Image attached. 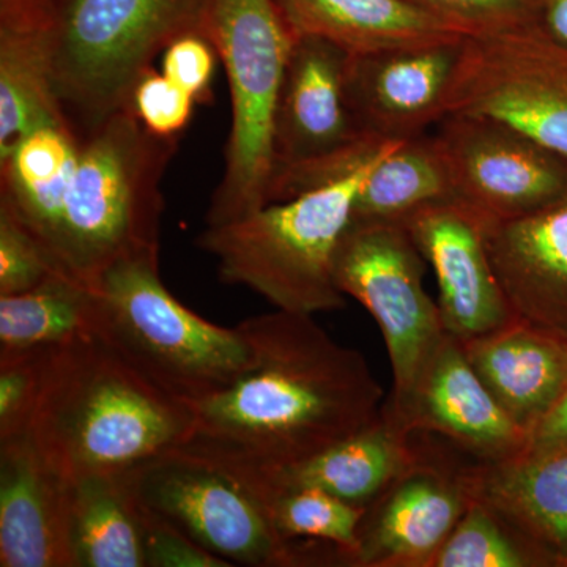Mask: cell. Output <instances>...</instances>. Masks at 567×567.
I'll return each instance as SVG.
<instances>
[{"instance_id": "obj_23", "label": "cell", "mask_w": 567, "mask_h": 567, "mask_svg": "<svg viewBox=\"0 0 567 567\" xmlns=\"http://www.w3.org/2000/svg\"><path fill=\"white\" fill-rule=\"evenodd\" d=\"M81 144L69 122L43 123L0 156V205L35 235L51 259Z\"/></svg>"}, {"instance_id": "obj_7", "label": "cell", "mask_w": 567, "mask_h": 567, "mask_svg": "<svg viewBox=\"0 0 567 567\" xmlns=\"http://www.w3.org/2000/svg\"><path fill=\"white\" fill-rule=\"evenodd\" d=\"M203 33L221 59L233 125L207 226L237 221L270 204L279 95L295 33L274 0H205Z\"/></svg>"}, {"instance_id": "obj_36", "label": "cell", "mask_w": 567, "mask_h": 567, "mask_svg": "<svg viewBox=\"0 0 567 567\" xmlns=\"http://www.w3.org/2000/svg\"><path fill=\"white\" fill-rule=\"evenodd\" d=\"M52 0H0V29H50Z\"/></svg>"}, {"instance_id": "obj_39", "label": "cell", "mask_w": 567, "mask_h": 567, "mask_svg": "<svg viewBox=\"0 0 567 567\" xmlns=\"http://www.w3.org/2000/svg\"><path fill=\"white\" fill-rule=\"evenodd\" d=\"M529 2H533V3H535L536 7H539L540 3L544 2V0H529Z\"/></svg>"}, {"instance_id": "obj_8", "label": "cell", "mask_w": 567, "mask_h": 567, "mask_svg": "<svg viewBox=\"0 0 567 567\" xmlns=\"http://www.w3.org/2000/svg\"><path fill=\"white\" fill-rule=\"evenodd\" d=\"M424 257L401 221L352 219L338 252L339 289L374 317L385 341L393 393L386 405L399 412L446 331L439 305L424 289Z\"/></svg>"}, {"instance_id": "obj_22", "label": "cell", "mask_w": 567, "mask_h": 567, "mask_svg": "<svg viewBox=\"0 0 567 567\" xmlns=\"http://www.w3.org/2000/svg\"><path fill=\"white\" fill-rule=\"evenodd\" d=\"M295 37H319L350 54L468 35L406 0H274Z\"/></svg>"}, {"instance_id": "obj_38", "label": "cell", "mask_w": 567, "mask_h": 567, "mask_svg": "<svg viewBox=\"0 0 567 567\" xmlns=\"http://www.w3.org/2000/svg\"><path fill=\"white\" fill-rule=\"evenodd\" d=\"M536 24L550 39L567 47V0H544L537 7Z\"/></svg>"}, {"instance_id": "obj_30", "label": "cell", "mask_w": 567, "mask_h": 567, "mask_svg": "<svg viewBox=\"0 0 567 567\" xmlns=\"http://www.w3.org/2000/svg\"><path fill=\"white\" fill-rule=\"evenodd\" d=\"M54 274L62 271L35 235L0 205V297L31 290Z\"/></svg>"}, {"instance_id": "obj_34", "label": "cell", "mask_w": 567, "mask_h": 567, "mask_svg": "<svg viewBox=\"0 0 567 567\" xmlns=\"http://www.w3.org/2000/svg\"><path fill=\"white\" fill-rule=\"evenodd\" d=\"M140 507L145 567H230L169 522Z\"/></svg>"}, {"instance_id": "obj_28", "label": "cell", "mask_w": 567, "mask_h": 567, "mask_svg": "<svg viewBox=\"0 0 567 567\" xmlns=\"http://www.w3.org/2000/svg\"><path fill=\"white\" fill-rule=\"evenodd\" d=\"M262 507L276 533L287 540H317L339 548L350 566L368 507H358L301 487H245Z\"/></svg>"}, {"instance_id": "obj_35", "label": "cell", "mask_w": 567, "mask_h": 567, "mask_svg": "<svg viewBox=\"0 0 567 567\" xmlns=\"http://www.w3.org/2000/svg\"><path fill=\"white\" fill-rule=\"evenodd\" d=\"M216 50L200 33L174 40L163 51L162 73L185 89L196 102H207L216 66Z\"/></svg>"}, {"instance_id": "obj_26", "label": "cell", "mask_w": 567, "mask_h": 567, "mask_svg": "<svg viewBox=\"0 0 567 567\" xmlns=\"http://www.w3.org/2000/svg\"><path fill=\"white\" fill-rule=\"evenodd\" d=\"M456 199L436 137L394 142L369 169L353 205V219L402 221L429 204Z\"/></svg>"}, {"instance_id": "obj_33", "label": "cell", "mask_w": 567, "mask_h": 567, "mask_svg": "<svg viewBox=\"0 0 567 567\" xmlns=\"http://www.w3.org/2000/svg\"><path fill=\"white\" fill-rule=\"evenodd\" d=\"M48 353L0 360V440L29 431Z\"/></svg>"}, {"instance_id": "obj_1", "label": "cell", "mask_w": 567, "mask_h": 567, "mask_svg": "<svg viewBox=\"0 0 567 567\" xmlns=\"http://www.w3.org/2000/svg\"><path fill=\"white\" fill-rule=\"evenodd\" d=\"M238 327L256 363L234 385L192 405L177 450L227 473L281 472L382 416L383 388L364 354L336 342L315 316L276 309Z\"/></svg>"}, {"instance_id": "obj_19", "label": "cell", "mask_w": 567, "mask_h": 567, "mask_svg": "<svg viewBox=\"0 0 567 567\" xmlns=\"http://www.w3.org/2000/svg\"><path fill=\"white\" fill-rule=\"evenodd\" d=\"M0 566L71 567L66 480L29 432L0 440Z\"/></svg>"}, {"instance_id": "obj_37", "label": "cell", "mask_w": 567, "mask_h": 567, "mask_svg": "<svg viewBox=\"0 0 567 567\" xmlns=\"http://www.w3.org/2000/svg\"><path fill=\"white\" fill-rule=\"evenodd\" d=\"M567 439V390L546 420L529 436L528 446L548 445Z\"/></svg>"}, {"instance_id": "obj_4", "label": "cell", "mask_w": 567, "mask_h": 567, "mask_svg": "<svg viewBox=\"0 0 567 567\" xmlns=\"http://www.w3.org/2000/svg\"><path fill=\"white\" fill-rule=\"evenodd\" d=\"M377 158L341 181L265 205L237 221L207 226L197 248L215 257L221 281L248 287L279 311L316 316L344 309L336 252Z\"/></svg>"}, {"instance_id": "obj_29", "label": "cell", "mask_w": 567, "mask_h": 567, "mask_svg": "<svg viewBox=\"0 0 567 567\" xmlns=\"http://www.w3.org/2000/svg\"><path fill=\"white\" fill-rule=\"evenodd\" d=\"M551 563L516 528L480 499H470L431 567H533Z\"/></svg>"}, {"instance_id": "obj_13", "label": "cell", "mask_w": 567, "mask_h": 567, "mask_svg": "<svg viewBox=\"0 0 567 567\" xmlns=\"http://www.w3.org/2000/svg\"><path fill=\"white\" fill-rule=\"evenodd\" d=\"M401 223L434 268L447 334L465 342L516 320L488 257L481 213L451 199L417 208Z\"/></svg>"}, {"instance_id": "obj_2", "label": "cell", "mask_w": 567, "mask_h": 567, "mask_svg": "<svg viewBox=\"0 0 567 567\" xmlns=\"http://www.w3.org/2000/svg\"><path fill=\"white\" fill-rule=\"evenodd\" d=\"M192 406L153 386L99 334L44 358L29 435L63 477L125 473L177 450Z\"/></svg>"}, {"instance_id": "obj_24", "label": "cell", "mask_w": 567, "mask_h": 567, "mask_svg": "<svg viewBox=\"0 0 567 567\" xmlns=\"http://www.w3.org/2000/svg\"><path fill=\"white\" fill-rule=\"evenodd\" d=\"M71 567H145L141 507L125 473L66 481Z\"/></svg>"}, {"instance_id": "obj_10", "label": "cell", "mask_w": 567, "mask_h": 567, "mask_svg": "<svg viewBox=\"0 0 567 567\" xmlns=\"http://www.w3.org/2000/svg\"><path fill=\"white\" fill-rule=\"evenodd\" d=\"M447 115L491 118L567 159V47L524 25L466 35Z\"/></svg>"}, {"instance_id": "obj_32", "label": "cell", "mask_w": 567, "mask_h": 567, "mask_svg": "<svg viewBox=\"0 0 567 567\" xmlns=\"http://www.w3.org/2000/svg\"><path fill=\"white\" fill-rule=\"evenodd\" d=\"M196 104L193 95L155 69L142 74L130 100L145 130L159 137H181Z\"/></svg>"}, {"instance_id": "obj_3", "label": "cell", "mask_w": 567, "mask_h": 567, "mask_svg": "<svg viewBox=\"0 0 567 567\" xmlns=\"http://www.w3.org/2000/svg\"><path fill=\"white\" fill-rule=\"evenodd\" d=\"M177 144L145 130L130 106L82 140L51 248L59 271L96 289L112 265L159 256L162 181Z\"/></svg>"}, {"instance_id": "obj_20", "label": "cell", "mask_w": 567, "mask_h": 567, "mask_svg": "<svg viewBox=\"0 0 567 567\" xmlns=\"http://www.w3.org/2000/svg\"><path fill=\"white\" fill-rule=\"evenodd\" d=\"M412 434L383 405L375 423L300 464L268 475H229L244 487L316 488L349 505L369 507L421 457Z\"/></svg>"}, {"instance_id": "obj_27", "label": "cell", "mask_w": 567, "mask_h": 567, "mask_svg": "<svg viewBox=\"0 0 567 567\" xmlns=\"http://www.w3.org/2000/svg\"><path fill=\"white\" fill-rule=\"evenodd\" d=\"M62 121L50 29H0V156L35 126Z\"/></svg>"}, {"instance_id": "obj_18", "label": "cell", "mask_w": 567, "mask_h": 567, "mask_svg": "<svg viewBox=\"0 0 567 567\" xmlns=\"http://www.w3.org/2000/svg\"><path fill=\"white\" fill-rule=\"evenodd\" d=\"M458 472L472 498L492 507L550 561L567 565V439Z\"/></svg>"}, {"instance_id": "obj_16", "label": "cell", "mask_w": 567, "mask_h": 567, "mask_svg": "<svg viewBox=\"0 0 567 567\" xmlns=\"http://www.w3.org/2000/svg\"><path fill=\"white\" fill-rule=\"evenodd\" d=\"M349 59L344 48L319 37L295 40L276 112L274 181L322 163L363 136L347 106Z\"/></svg>"}, {"instance_id": "obj_15", "label": "cell", "mask_w": 567, "mask_h": 567, "mask_svg": "<svg viewBox=\"0 0 567 567\" xmlns=\"http://www.w3.org/2000/svg\"><path fill=\"white\" fill-rule=\"evenodd\" d=\"M470 499L458 468L421 453L365 511L350 566L431 567Z\"/></svg>"}, {"instance_id": "obj_12", "label": "cell", "mask_w": 567, "mask_h": 567, "mask_svg": "<svg viewBox=\"0 0 567 567\" xmlns=\"http://www.w3.org/2000/svg\"><path fill=\"white\" fill-rule=\"evenodd\" d=\"M465 39L350 54L346 100L358 132L409 141L442 122Z\"/></svg>"}, {"instance_id": "obj_5", "label": "cell", "mask_w": 567, "mask_h": 567, "mask_svg": "<svg viewBox=\"0 0 567 567\" xmlns=\"http://www.w3.org/2000/svg\"><path fill=\"white\" fill-rule=\"evenodd\" d=\"M95 292L96 334L175 401L197 404L234 385L256 363L238 324L208 322L167 290L159 256L112 265Z\"/></svg>"}, {"instance_id": "obj_17", "label": "cell", "mask_w": 567, "mask_h": 567, "mask_svg": "<svg viewBox=\"0 0 567 567\" xmlns=\"http://www.w3.org/2000/svg\"><path fill=\"white\" fill-rule=\"evenodd\" d=\"M486 246L514 317L567 342V192L527 215L486 218Z\"/></svg>"}, {"instance_id": "obj_9", "label": "cell", "mask_w": 567, "mask_h": 567, "mask_svg": "<svg viewBox=\"0 0 567 567\" xmlns=\"http://www.w3.org/2000/svg\"><path fill=\"white\" fill-rule=\"evenodd\" d=\"M134 498L230 566H308V543L279 536L238 481L182 450L126 472Z\"/></svg>"}, {"instance_id": "obj_21", "label": "cell", "mask_w": 567, "mask_h": 567, "mask_svg": "<svg viewBox=\"0 0 567 567\" xmlns=\"http://www.w3.org/2000/svg\"><path fill=\"white\" fill-rule=\"evenodd\" d=\"M470 364L507 416L529 436L567 390V342L513 320L462 342Z\"/></svg>"}, {"instance_id": "obj_14", "label": "cell", "mask_w": 567, "mask_h": 567, "mask_svg": "<svg viewBox=\"0 0 567 567\" xmlns=\"http://www.w3.org/2000/svg\"><path fill=\"white\" fill-rule=\"evenodd\" d=\"M386 409L410 432H432L480 462L517 456L529 443L481 382L458 339L445 333L399 412Z\"/></svg>"}, {"instance_id": "obj_6", "label": "cell", "mask_w": 567, "mask_h": 567, "mask_svg": "<svg viewBox=\"0 0 567 567\" xmlns=\"http://www.w3.org/2000/svg\"><path fill=\"white\" fill-rule=\"evenodd\" d=\"M205 0H52L55 95L81 140L130 106L153 59L203 33Z\"/></svg>"}, {"instance_id": "obj_25", "label": "cell", "mask_w": 567, "mask_h": 567, "mask_svg": "<svg viewBox=\"0 0 567 567\" xmlns=\"http://www.w3.org/2000/svg\"><path fill=\"white\" fill-rule=\"evenodd\" d=\"M96 334V292L54 274L25 292L0 297V360L48 353Z\"/></svg>"}, {"instance_id": "obj_31", "label": "cell", "mask_w": 567, "mask_h": 567, "mask_svg": "<svg viewBox=\"0 0 567 567\" xmlns=\"http://www.w3.org/2000/svg\"><path fill=\"white\" fill-rule=\"evenodd\" d=\"M456 25L468 35L509 31L536 24L537 7L529 0H406Z\"/></svg>"}, {"instance_id": "obj_11", "label": "cell", "mask_w": 567, "mask_h": 567, "mask_svg": "<svg viewBox=\"0 0 567 567\" xmlns=\"http://www.w3.org/2000/svg\"><path fill=\"white\" fill-rule=\"evenodd\" d=\"M435 137L456 199L484 218L527 215L567 192V159L503 123L447 115Z\"/></svg>"}]
</instances>
